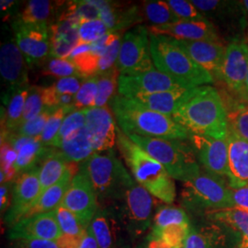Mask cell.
I'll use <instances>...</instances> for the list:
<instances>
[{
  "instance_id": "obj_1",
  "label": "cell",
  "mask_w": 248,
  "mask_h": 248,
  "mask_svg": "<svg viewBox=\"0 0 248 248\" xmlns=\"http://www.w3.org/2000/svg\"><path fill=\"white\" fill-rule=\"evenodd\" d=\"M172 117L189 134L228 135V112L219 91L212 86L190 89Z\"/></svg>"
},
{
  "instance_id": "obj_2",
  "label": "cell",
  "mask_w": 248,
  "mask_h": 248,
  "mask_svg": "<svg viewBox=\"0 0 248 248\" xmlns=\"http://www.w3.org/2000/svg\"><path fill=\"white\" fill-rule=\"evenodd\" d=\"M108 106L119 128L126 135L136 134L143 137L183 141L189 138V133L177 124L172 116L153 111L131 98L117 94Z\"/></svg>"
},
{
  "instance_id": "obj_3",
  "label": "cell",
  "mask_w": 248,
  "mask_h": 248,
  "mask_svg": "<svg viewBox=\"0 0 248 248\" xmlns=\"http://www.w3.org/2000/svg\"><path fill=\"white\" fill-rule=\"evenodd\" d=\"M117 146L136 182L151 195L165 203H173L177 197L174 178L159 162L151 157L119 128Z\"/></svg>"
},
{
  "instance_id": "obj_4",
  "label": "cell",
  "mask_w": 248,
  "mask_h": 248,
  "mask_svg": "<svg viewBox=\"0 0 248 248\" xmlns=\"http://www.w3.org/2000/svg\"><path fill=\"white\" fill-rule=\"evenodd\" d=\"M150 52L155 67L187 89L214 82L213 76L197 64L175 39L149 33Z\"/></svg>"
},
{
  "instance_id": "obj_5",
  "label": "cell",
  "mask_w": 248,
  "mask_h": 248,
  "mask_svg": "<svg viewBox=\"0 0 248 248\" xmlns=\"http://www.w3.org/2000/svg\"><path fill=\"white\" fill-rule=\"evenodd\" d=\"M79 169L91 181L98 204L120 203L135 184L122 161L111 151L94 153L80 163Z\"/></svg>"
},
{
  "instance_id": "obj_6",
  "label": "cell",
  "mask_w": 248,
  "mask_h": 248,
  "mask_svg": "<svg viewBox=\"0 0 248 248\" xmlns=\"http://www.w3.org/2000/svg\"><path fill=\"white\" fill-rule=\"evenodd\" d=\"M127 136L151 157L159 162L176 180L184 183L202 171L195 151L190 143L183 140L143 137L136 134Z\"/></svg>"
},
{
  "instance_id": "obj_7",
  "label": "cell",
  "mask_w": 248,
  "mask_h": 248,
  "mask_svg": "<svg viewBox=\"0 0 248 248\" xmlns=\"http://www.w3.org/2000/svg\"><path fill=\"white\" fill-rule=\"evenodd\" d=\"M181 201L186 210L197 217L214 210L233 208L228 182L204 170L183 183Z\"/></svg>"
},
{
  "instance_id": "obj_8",
  "label": "cell",
  "mask_w": 248,
  "mask_h": 248,
  "mask_svg": "<svg viewBox=\"0 0 248 248\" xmlns=\"http://www.w3.org/2000/svg\"><path fill=\"white\" fill-rule=\"evenodd\" d=\"M116 68L124 76L139 75L155 68L151 56L148 28L138 25L124 34Z\"/></svg>"
},
{
  "instance_id": "obj_9",
  "label": "cell",
  "mask_w": 248,
  "mask_h": 248,
  "mask_svg": "<svg viewBox=\"0 0 248 248\" xmlns=\"http://www.w3.org/2000/svg\"><path fill=\"white\" fill-rule=\"evenodd\" d=\"M118 206L124 226L134 242L142 236L152 225L154 220L152 218L153 197L144 187L135 183Z\"/></svg>"
},
{
  "instance_id": "obj_10",
  "label": "cell",
  "mask_w": 248,
  "mask_h": 248,
  "mask_svg": "<svg viewBox=\"0 0 248 248\" xmlns=\"http://www.w3.org/2000/svg\"><path fill=\"white\" fill-rule=\"evenodd\" d=\"M14 40L30 67L45 64L51 53L49 24H25L18 18L12 23Z\"/></svg>"
},
{
  "instance_id": "obj_11",
  "label": "cell",
  "mask_w": 248,
  "mask_h": 248,
  "mask_svg": "<svg viewBox=\"0 0 248 248\" xmlns=\"http://www.w3.org/2000/svg\"><path fill=\"white\" fill-rule=\"evenodd\" d=\"M89 226L99 248H132L133 242L124 226L118 203L100 206Z\"/></svg>"
},
{
  "instance_id": "obj_12",
  "label": "cell",
  "mask_w": 248,
  "mask_h": 248,
  "mask_svg": "<svg viewBox=\"0 0 248 248\" xmlns=\"http://www.w3.org/2000/svg\"><path fill=\"white\" fill-rule=\"evenodd\" d=\"M227 136L189 134L188 138L189 143L195 151L199 164L204 171L223 178L228 174Z\"/></svg>"
},
{
  "instance_id": "obj_13",
  "label": "cell",
  "mask_w": 248,
  "mask_h": 248,
  "mask_svg": "<svg viewBox=\"0 0 248 248\" xmlns=\"http://www.w3.org/2000/svg\"><path fill=\"white\" fill-rule=\"evenodd\" d=\"M62 206L76 214L89 227L99 208L98 198L89 177L79 169L62 200Z\"/></svg>"
},
{
  "instance_id": "obj_14",
  "label": "cell",
  "mask_w": 248,
  "mask_h": 248,
  "mask_svg": "<svg viewBox=\"0 0 248 248\" xmlns=\"http://www.w3.org/2000/svg\"><path fill=\"white\" fill-rule=\"evenodd\" d=\"M39 169L40 168H35L20 174L13 183L11 204L5 215V221L10 227L26 215L42 195Z\"/></svg>"
},
{
  "instance_id": "obj_15",
  "label": "cell",
  "mask_w": 248,
  "mask_h": 248,
  "mask_svg": "<svg viewBox=\"0 0 248 248\" xmlns=\"http://www.w3.org/2000/svg\"><path fill=\"white\" fill-rule=\"evenodd\" d=\"M86 128L95 153L111 151L117 144L119 126L109 106L84 109Z\"/></svg>"
},
{
  "instance_id": "obj_16",
  "label": "cell",
  "mask_w": 248,
  "mask_h": 248,
  "mask_svg": "<svg viewBox=\"0 0 248 248\" xmlns=\"http://www.w3.org/2000/svg\"><path fill=\"white\" fill-rule=\"evenodd\" d=\"M182 89L187 88H184L166 74L155 68L134 76L121 75L119 78L118 94L131 98L138 94H154Z\"/></svg>"
},
{
  "instance_id": "obj_17",
  "label": "cell",
  "mask_w": 248,
  "mask_h": 248,
  "mask_svg": "<svg viewBox=\"0 0 248 248\" xmlns=\"http://www.w3.org/2000/svg\"><path fill=\"white\" fill-rule=\"evenodd\" d=\"M28 66L26 59L18 49L15 40H9L1 45L0 73L4 85L9 91L8 100L11 94L18 89L31 87L28 78Z\"/></svg>"
},
{
  "instance_id": "obj_18",
  "label": "cell",
  "mask_w": 248,
  "mask_h": 248,
  "mask_svg": "<svg viewBox=\"0 0 248 248\" xmlns=\"http://www.w3.org/2000/svg\"><path fill=\"white\" fill-rule=\"evenodd\" d=\"M62 234L55 211L22 218L9 231V240L25 238L56 242Z\"/></svg>"
},
{
  "instance_id": "obj_19",
  "label": "cell",
  "mask_w": 248,
  "mask_h": 248,
  "mask_svg": "<svg viewBox=\"0 0 248 248\" xmlns=\"http://www.w3.org/2000/svg\"><path fill=\"white\" fill-rule=\"evenodd\" d=\"M184 248H237V243L227 227L203 218L191 221Z\"/></svg>"
},
{
  "instance_id": "obj_20",
  "label": "cell",
  "mask_w": 248,
  "mask_h": 248,
  "mask_svg": "<svg viewBox=\"0 0 248 248\" xmlns=\"http://www.w3.org/2000/svg\"><path fill=\"white\" fill-rule=\"evenodd\" d=\"M148 31L152 34L169 36L177 41L222 42L217 28L209 19L179 20L163 26H149Z\"/></svg>"
},
{
  "instance_id": "obj_21",
  "label": "cell",
  "mask_w": 248,
  "mask_h": 248,
  "mask_svg": "<svg viewBox=\"0 0 248 248\" xmlns=\"http://www.w3.org/2000/svg\"><path fill=\"white\" fill-rule=\"evenodd\" d=\"M248 70V45L233 40L226 46L221 78L231 90L244 93Z\"/></svg>"
},
{
  "instance_id": "obj_22",
  "label": "cell",
  "mask_w": 248,
  "mask_h": 248,
  "mask_svg": "<svg viewBox=\"0 0 248 248\" xmlns=\"http://www.w3.org/2000/svg\"><path fill=\"white\" fill-rule=\"evenodd\" d=\"M1 141H8L18 154L15 169L18 176L38 168L52 147L46 146L41 137H23L16 133H1Z\"/></svg>"
},
{
  "instance_id": "obj_23",
  "label": "cell",
  "mask_w": 248,
  "mask_h": 248,
  "mask_svg": "<svg viewBox=\"0 0 248 248\" xmlns=\"http://www.w3.org/2000/svg\"><path fill=\"white\" fill-rule=\"evenodd\" d=\"M177 41L194 62L210 73L213 78H221L226 46L216 41Z\"/></svg>"
},
{
  "instance_id": "obj_24",
  "label": "cell",
  "mask_w": 248,
  "mask_h": 248,
  "mask_svg": "<svg viewBox=\"0 0 248 248\" xmlns=\"http://www.w3.org/2000/svg\"><path fill=\"white\" fill-rule=\"evenodd\" d=\"M191 3L207 19H214L224 27L232 28V25L234 29L241 30L248 23L242 1L192 0Z\"/></svg>"
},
{
  "instance_id": "obj_25",
  "label": "cell",
  "mask_w": 248,
  "mask_h": 248,
  "mask_svg": "<svg viewBox=\"0 0 248 248\" xmlns=\"http://www.w3.org/2000/svg\"><path fill=\"white\" fill-rule=\"evenodd\" d=\"M228 174L231 188L248 185V142L235 135L228 128Z\"/></svg>"
},
{
  "instance_id": "obj_26",
  "label": "cell",
  "mask_w": 248,
  "mask_h": 248,
  "mask_svg": "<svg viewBox=\"0 0 248 248\" xmlns=\"http://www.w3.org/2000/svg\"><path fill=\"white\" fill-rule=\"evenodd\" d=\"M100 11V18L111 33H118L131 26H138L143 18L137 6L123 8L109 1H93Z\"/></svg>"
},
{
  "instance_id": "obj_27",
  "label": "cell",
  "mask_w": 248,
  "mask_h": 248,
  "mask_svg": "<svg viewBox=\"0 0 248 248\" xmlns=\"http://www.w3.org/2000/svg\"><path fill=\"white\" fill-rule=\"evenodd\" d=\"M202 218L227 227L235 237L237 248H248V213L236 208H225L205 213Z\"/></svg>"
},
{
  "instance_id": "obj_28",
  "label": "cell",
  "mask_w": 248,
  "mask_h": 248,
  "mask_svg": "<svg viewBox=\"0 0 248 248\" xmlns=\"http://www.w3.org/2000/svg\"><path fill=\"white\" fill-rule=\"evenodd\" d=\"M79 167L77 163H73L71 168L64 174L60 181L46 189L40 196L35 203L28 211L26 215L23 217H29L39 213H50L55 211L61 204L66 191L68 190L74 177L78 173Z\"/></svg>"
},
{
  "instance_id": "obj_29",
  "label": "cell",
  "mask_w": 248,
  "mask_h": 248,
  "mask_svg": "<svg viewBox=\"0 0 248 248\" xmlns=\"http://www.w3.org/2000/svg\"><path fill=\"white\" fill-rule=\"evenodd\" d=\"M191 89H182L154 94H138L131 97V99L142 106L155 112L173 116L180 102L186 97Z\"/></svg>"
},
{
  "instance_id": "obj_30",
  "label": "cell",
  "mask_w": 248,
  "mask_h": 248,
  "mask_svg": "<svg viewBox=\"0 0 248 248\" xmlns=\"http://www.w3.org/2000/svg\"><path fill=\"white\" fill-rule=\"evenodd\" d=\"M72 162L64 157L62 152L52 147L49 154L41 163L39 169V179L42 194L46 189L62 179L64 174L71 168Z\"/></svg>"
},
{
  "instance_id": "obj_31",
  "label": "cell",
  "mask_w": 248,
  "mask_h": 248,
  "mask_svg": "<svg viewBox=\"0 0 248 248\" xmlns=\"http://www.w3.org/2000/svg\"><path fill=\"white\" fill-rule=\"evenodd\" d=\"M58 149L69 162L77 164L86 161L95 153L86 126L64 139Z\"/></svg>"
},
{
  "instance_id": "obj_32",
  "label": "cell",
  "mask_w": 248,
  "mask_h": 248,
  "mask_svg": "<svg viewBox=\"0 0 248 248\" xmlns=\"http://www.w3.org/2000/svg\"><path fill=\"white\" fill-rule=\"evenodd\" d=\"M30 88L18 89V91L11 94L7 101L8 107L4 115V121H2V124L5 126L1 133H15L17 131L22 118Z\"/></svg>"
},
{
  "instance_id": "obj_33",
  "label": "cell",
  "mask_w": 248,
  "mask_h": 248,
  "mask_svg": "<svg viewBox=\"0 0 248 248\" xmlns=\"http://www.w3.org/2000/svg\"><path fill=\"white\" fill-rule=\"evenodd\" d=\"M57 3L47 0H31L18 14V19L25 24H49L55 13Z\"/></svg>"
},
{
  "instance_id": "obj_34",
  "label": "cell",
  "mask_w": 248,
  "mask_h": 248,
  "mask_svg": "<svg viewBox=\"0 0 248 248\" xmlns=\"http://www.w3.org/2000/svg\"><path fill=\"white\" fill-rule=\"evenodd\" d=\"M142 8L144 17L152 24L151 26H163L180 20L167 1H144Z\"/></svg>"
},
{
  "instance_id": "obj_35",
  "label": "cell",
  "mask_w": 248,
  "mask_h": 248,
  "mask_svg": "<svg viewBox=\"0 0 248 248\" xmlns=\"http://www.w3.org/2000/svg\"><path fill=\"white\" fill-rule=\"evenodd\" d=\"M191 220L184 209L176 206H160L155 214L152 230H158L169 225H190Z\"/></svg>"
},
{
  "instance_id": "obj_36",
  "label": "cell",
  "mask_w": 248,
  "mask_h": 248,
  "mask_svg": "<svg viewBox=\"0 0 248 248\" xmlns=\"http://www.w3.org/2000/svg\"><path fill=\"white\" fill-rule=\"evenodd\" d=\"M121 74L114 67L109 71L97 76L98 78V95L94 108L108 106L110 100L116 96L119 88V78Z\"/></svg>"
},
{
  "instance_id": "obj_37",
  "label": "cell",
  "mask_w": 248,
  "mask_h": 248,
  "mask_svg": "<svg viewBox=\"0 0 248 248\" xmlns=\"http://www.w3.org/2000/svg\"><path fill=\"white\" fill-rule=\"evenodd\" d=\"M108 33L111 32L101 18L82 21L78 25V44H94Z\"/></svg>"
},
{
  "instance_id": "obj_38",
  "label": "cell",
  "mask_w": 248,
  "mask_h": 248,
  "mask_svg": "<svg viewBox=\"0 0 248 248\" xmlns=\"http://www.w3.org/2000/svg\"><path fill=\"white\" fill-rule=\"evenodd\" d=\"M43 94H44L43 87L31 86V88L29 89V94L27 97L19 127L22 124H26L28 122L36 118L37 116L40 115L45 110V106Z\"/></svg>"
},
{
  "instance_id": "obj_39",
  "label": "cell",
  "mask_w": 248,
  "mask_h": 248,
  "mask_svg": "<svg viewBox=\"0 0 248 248\" xmlns=\"http://www.w3.org/2000/svg\"><path fill=\"white\" fill-rule=\"evenodd\" d=\"M190 225H169L151 233L157 236L171 248H184Z\"/></svg>"
},
{
  "instance_id": "obj_40",
  "label": "cell",
  "mask_w": 248,
  "mask_h": 248,
  "mask_svg": "<svg viewBox=\"0 0 248 248\" xmlns=\"http://www.w3.org/2000/svg\"><path fill=\"white\" fill-rule=\"evenodd\" d=\"M74 110H76L75 107L70 106L58 108L53 111V114L50 116L49 120L47 121L45 130L41 135V140L45 145L52 147V143L59 133L64 118Z\"/></svg>"
},
{
  "instance_id": "obj_41",
  "label": "cell",
  "mask_w": 248,
  "mask_h": 248,
  "mask_svg": "<svg viewBox=\"0 0 248 248\" xmlns=\"http://www.w3.org/2000/svg\"><path fill=\"white\" fill-rule=\"evenodd\" d=\"M98 95V78L97 77L84 80L78 92L75 96V109L82 110L94 108Z\"/></svg>"
},
{
  "instance_id": "obj_42",
  "label": "cell",
  "mask_w": 248,
  "mask_h": 248,
  "mask_svg": "<svg viewBox=\"0 0 248 248\" xmlns=\"http://www.w3.org/2000/svg\"><path fill=\"white\" fill-rule=\"evenodd\" d=\"M42 75L58 78V79L70 77L82 78L75 63L67 58H52L44 64Z\"/></svg>"
},
{
  "instance_id": "obj_43",
  "label": "cell",
  "mask_w": 248,
  "mask_h": 248,
  "mask_svg": "<svg viewBox=\"0 0 248 248\" xmlns=\"http://www.w3.org/2000/svg\"><path fill=\"white\" fill-rule=\"evenodd\" d=\"M85 124H86V116H85L84 109L74 110L70 112L64 118L62 126L59 130V133L56 135L54 141L52 143V147L58 149L64 139H66L72 133L85 127Z\"/></svg>"
},
{
  "instance_id": "obj_44",
  "label": "cell",
  "mask_w": 248,
  "mask_h": 248,
  "mask_svg": "<svg viewBox=\"0 0 248 248\" xmlns=\"http://www.w3.org/2000/svg\"><path fill=\"white\" fill-rule=\"evenodd\" d=\"M55 214L60 229L63 234L81 235L84 234L89 228L82 223L76 214H74L71 211L67 210L62 205H60L55 210Z\"/></svg>"
},
{
  "instance_id": "obj_45",
  "label": "cell",
  "mask_w": 248,
  "mask_h": 248,
  "mask_svg": "<svg viewBox=\"0 0 248 248\" xmlns=\"http://www.w3.org/2000/svg\"><path fill=\"white\" fill-rule=\"evenodd\" d=\"M228 126L235 135L248 142V105L238 107L228 113Z\"/></svg>"
},
{
  "instance_id": "obj_46",
  "label": "cell",
  "mask_w": 248,
  "mask_h": 248,
  "mask_svg": "<svg viewBox=\"0 0 248 248\" xmlns=\"http://www.w3.org/2000/svg\"><path fill=\"white\" fill-rule=\"evenodd\" d=\"M99 58L98 54L93 53L91 50L87 53H82L71 59L76 67L79 72L83 78H89L97 77L99 70Z\"/></svg>"
},
{
  "instance_id": "obj_47",
  "label": "cell",
  "mask_w": 248,
  "mask_h": 248,
  "mask_svg": "<svg viewBox=\"0 0 248 248\" xmlns=\"http://www.w3.org/2000/svg\"><path fill=\"white\" fill-rule=\"evenodd\" d=\"M56 108H45V110L31 121L22 124L14 133L23 137H41L50 116Z\"/></svg>"
},
{
  "instance_id": "obj_48",
  "label": "cell",
  "mask_w": 248,
  "mask_h": 248,
  "mask_svg": "<svg viewBox=\"0 0 248 248\" xmlns=\"http://www.w3.org/2000/svg\"><path fill=\"white\" fill-rule=\"evenodd\" d=\"M169 7L180 20H203L207 19L191 1L168 0Z\"/></svg>"
},
{
  "instance_id": "obj_49",
  "label": "cell",
  "mask_w": 248,
  "mask_h": 248,
  "mask_svg": "<svg viewBox=\"0 0 248 248\" xmlns=\"http://www.w3.org/2000/svg\"><path fill=\"white\" fill-rule=\"evenodd\" d=\"M85 79L86 78L79 77L59 78L53 83L51 88L58 94H68L72 96H76Z\"/></svg>"
},
{
  "instance_id": "obj_50",
  "label": "cell",
  "mask_w": 248,
  "mask_h": 248,
  "mask_svg": "<svg viewBox=\"0 0 248 248\" xmlns=\"http://www.w3.org/2000/svg\"><path fill=\"white\" fill-rule=\"evenodd\" d=\"M9 248H59V247L54 241L20 238L10 240Z\"/></svg>"
},
{
  "instance_id": "obj_51",
  "label": "cell",
  "mask_w": 248,
  "mask_h": 248,
  "mask_svg": "<svg viewBox=\"0 0 248 248\" xmlns=\"http://www.w3.org/2000/svg\"><path fill=\"white\" fill-rule=\"evenodd\" d=\"M233 208L248 213V185L238 188H231Z\"/></svg>"
},
{
  "instance_id": "obj_52",
  "label": "cell",
  "mask_w": 248,
  "mask_h": 248,
  "mask_svg": "<svg viewBox=\"0 0 248 248\" xmlns=\"http://www.w3.org/2000/svg\"><path fill=\"white\" fill-rule=\"evenodd\" d=\"M85 233L81 235H69L62 233V236L56 241V244L59 248H80Z\"/></svg>"
},
{
  "instance_id": "obj_53",
  "label": "cell",
  "mask_w": 248,
  "mask_h": 248,
  "mask_svg": "<svg viewBox=\"0 0 248 248\" xmlns=\"http://www.w3.org/2000/svg\"><path fill=\"white\" fill-rule=\"evenodd\" d=\"M11 186L10 183H4L1 184L0 187V209L1 213L6 212L9 205V186Z\"/></svg>"
},
{
  "instance_id": "obj_54",
  "label": "cell",
  "mask_w": 248,
  "mask_h": 248,
  "mask_svg": "<svg viewBox=\"0 0 248 248\" xmlns=\"http://www.w3.org/2000/svg\"><path fill=\"white\" fill-rule=\"evenodd\" d=\"M80 248H99L98 245V242L95 238V235L93 232L91 230L90 226H89L88 230L85 233V236L82 241V244L80 246Z\"/></svg>"
},
{
  "instance_id": "obj_55",
  "label": "cell",
  "mask_w": 248,
  "mask_h": 248,
  "mask_svg": "<svg viewBox=\"0 0 248 248\" xmlns=\"http://www.w3.org/2000/svg\"><path fill=\"white\" fill-rule=\"evenodd\" d=\"M0 3H1V5H0L1 12H9V11H11V9L16 5L17 2L9 1V0H2Z\"/></svg>"
},
{
  "instance_id": "obj_56",
  "label": "cell",
  "mask_w": 248,
  "mask_h": 248,
  "mask_svg": "<svg viewBox=\"0 0 248 248\" xmlns=\"http://www.w3.org/2000/svg\"><path fill=\"white\" fill-rule=\"evenodd\" d=\"M242 4H243V7L246 10V14H247V18H248V0H244L242 1Z\"/></svg>"
},
{
  "instance_id": "obj_57",
  "label": "cell",
  "mask_w": 248,
  "mask_h": 248,
  "mask_svg": "<svg viewBox=\"0 0 248 248\" xmlns=\"http://www.w3.org/2000/svg\"><path fill=\"white\" fill-rule=\"evenodd\" d=\"M244 93L248 96V75H247V79H246V84H245V90H244Z\"/></svg>"
},
{
  "instance_id": "obj_58",
  "label": "cell",
  "mask_w": 248,
  "mask_h": 248,
  "mask_svg": "<svg viewBox=\"0 0 248 248\" xmlns=\"http://www.w3.org/2000/svg\"><path fill=\"white\" fill-rule=\"evenodd\" d=\"M145 248V247H144V246H143V245H142V244H141V245H140V246H139V247H138V248Z\"/></svg>"
}]
</instances>
